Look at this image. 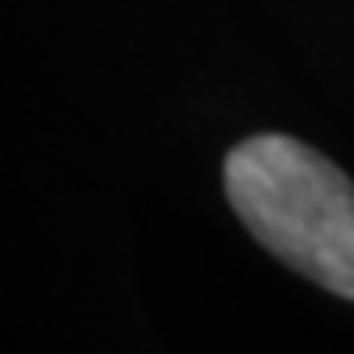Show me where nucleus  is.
<instances>
[{
  "instance_id": "f257e3e1",
  "label": "nucleus",
  "mask_w": 354,
  "mask_h": 354,
  "mask_svg": "<svg viewBox=\"0 0 354 354\" xmlns=\"http://www.w3.org/2000/svg\"><path fill=\"white\" fill-rule=\"evenodd\" d=\"M226 196L273 257L354 299V184L290 137H248L226 158Z\"/></svg>"
}]
</instances>
